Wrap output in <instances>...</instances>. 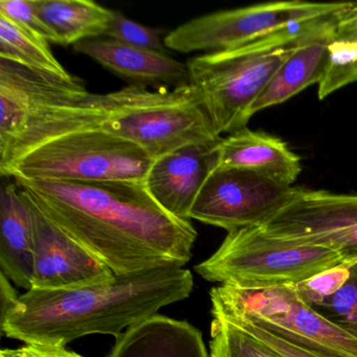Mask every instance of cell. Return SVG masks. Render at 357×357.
I'll list each match as a JSON object with an SVG mask.
<instances>
[{
	"label": "cell",
	"instance_id": "cell-11",
	"mask_svg": "<svg viewBox=\"0 0 357 357\" xmlns=\"http://www.w3.org/2000/svg\"><path fill=\"white\" fill-rule=\"evenodd\" d=\"M259 227L269 237L329 248L357 261V195L298 188L291 202Z\"/></svg>",
	"mask_w": 357,
	"mask_h": 357
},
{
	"label": "cell",
	"instance_id": "cell-29",
	"mask_svg": "<svg viewBox=\"0 0 357 357\" xmlns=\"http://www.w3.org/2000/svg\"><path fill=\"white\" fill-rule=\"evenodd\" d=\"M334 35L357 43V3L336 17Z\"/></svg>",
	"mask_w": 357,
	"mask_h": 357
},
{
	"label": "cell",
	"instance_id": "cell-30",
	"mask_svg": "<svg viewBox=\"0 0 357 357\" xmlns=\"http://www.w3.org/2000/svg\"><path fill=\"white\" fill-rule=\"evenodd\" d=\"M0 275H1V278H0V308H1L0 317H3L13 307L20 296H18L16 290L12 287L11 283L9 282L10 280L8 279L7 275L3 271H1Z\"/></svg>",
	"mask_w": 357,
	"mask_h": 357
},
{
	"label": "cell",
	"instance_id": "cell-16",
	"mask_svg": "<svg viewBox=\"0 0 357 357\" xmlns=\"http://www.w3.org/2000/svg\"><path fill=\"white\" fill-rule=\"evenodd\" d=\"M74 49L114 74L137 82L167 83L177 86L191 83L187 64L167 53L130 47L110 38L81 41Z\"/></svg>",
	"mask_w": 357,
	"mask_h": 357
},
{
	"label": "cell",
	"instance_id": "cell-24",
	"mask_svg": "<svg viewBox=\"0 0 357 357\" xmlns=\"http://www.w3.org/2000/svg\"><path fill=\"white\" fill-rule=\"evenodd\" d=\"M105 36L130 47L167 53L162 31L132 22L120 12L114 11L112 26Z\"/></svg>",
	"mask_w": 357,
	"mask_h": 357
},
{
	"label": "cell",
	"instance_id": "cell-9",
	"mask_svg": "<svg viewBox=\"0 0 357 357\" xmlns=\"http://www.w3.org/2000/svg\"><path fill=\"white\" fill-rule=\"evenodd\" d=\"M351 5L292 0L216 12L190 20L169 33L164 38L165 47L181 54L225 51L296 24L338 15Z\"/></svg>",
	"mask_w": 357,
	"mask_h": 357
},
{
	"label": "cell",
	"instance_id": "cell-15",
	"mask_svg": "<svg viewBox=\"0 0 357 357\" xmlns=\"http://www.w3.org/2000/svg\"><path fill=\"white\" fill-rule=\"evenodd\" d=\"M34 222L32 208L14 179L0 189V267L10 281L32 289Z\"/></svg>",
	"mask_w": 357,
	"mask_h": 357
},
{
	"label": "cell",
	"instance_id": "cell-6",
	"mask_svg": "<svg viewBox=\"0 0 357 357\" xmlns=\"http://www.w3.org/2000/svg\"><path fill=\"white\" fill-rule=\"evenodd\" d=\"M210 296L213 319L250 323L329 356L357 357V334L307 304L296 285L245 288L220 284Z\"/></svg>",
	"mask_w": 357,
	"mask_h": 357
},
{
	"label": "cell",
	"instance_id": "cell-14",
	"mask_svg": "<svg viewBox=\"0 0 357 357\" xmlns=\"http://www.w3.org/2000/svg\"><path fill=\"white\" fill-rule=\"evenodd\" d=\"M216 168L250 171L286 187H291L302 171L300 158L282 139L248 127L221 137Z\"/></svg>",
	"mask_w": 357,
	"mask_h": 357
},
{
	"label": "cell",
	"instance_id": "cell-5",
	"mask_svg": "<svg viewBox=\"0 0 357 357\" xmlns=\"http://www.w3.org/2000/svg\"><path fill=\"white\" fill-rule=\"evenodd\" d=\"M100 129L139 146L152 160L221 139L195 85L150 91L141 84L100 95Z\"/></svg>",
	"mask_w": 357,
	"mask_h": 357
},
{
	"label": "cell",
	"instance_id": "cell-21",
	"mask_svg": "<svg viewBox=\"0 0 357 357\" xmlns=\"http://www.w3.org/2000/svg\"><path fill=\"white\" fill-rule=\"evenodd\" d=\"M357 81V43L332 34L328 43L325 70L319 84L323 100L342 87Z\"/></svg>",
	"mask_w": 357,
	"mask_h": 357
},
{
	"label": "cell",
	"instance_id": "cell-23",
	"mask_svg": "<svg viewBox=\"0 0 357 357\" xmlns=\"http://www.w3.org/2000/svg\"><path fill=\"white\" fill-rule=\"evenodd\" d=\"M356 263L357 261H347L337 266L317 273L296 284V290L303 301L313 308H317L344 286L350 277L351 269Z\"/></svg>",
	"mask_w": 357,
	"mask_h": 357
},
{
	"label": "cell",
	"instance_id": "cell-20",
	"mask_svg": "<svg viewBox=\"0 0 357 357\" xmlns=\"http://www.w3.org/2000/svg\"><path fill=\"white\" fill-rule=\"evenodd\" d=\"M0 58L26 68L61 77H70L54 56L49 41L0 16Z\"/></svg>",
	"mask_w": 357,
	"mask_h": 357
},
{
	"label": "cell",
	"instance_id": "cell-4",
	"mask_svg": "<svg viewBox=\"0 0 357 357\" xmlns=\"http://www.w3.org/2000/svg\"><path fill=\"white\" fill-rule=\"evenodd\" d=\"M323 20L296 24L242 47L206 53L187 62L191 84L202 93L219 135L245 128L255 102L278 68Z\"/></svg>",
	"mask_w": 357,
	"mask_h": 357
},
{
	"label": "cell",
	"instance_id": "cell-1",
	"mask_svg": "<svg viewBox=\"0 0 357 357\" xmlns=\"http://www.w3.org/2000/svg\"><path fill=\"white\" fill-rule=\"evenodd\" d=\"M14 181L51 222L116 275L191 260L197 238L191 221L158 206L144 181Z\"/></svg>",
	"mask_w": 357,
	"mask_h": 357
},
{
	"label": "cell",
	"instance_id": "cell-18",
	"mask_svg": "<svg viewBox=\"0 0 357 357\" xmlns=\"http://www.w3.org/2000/svg\"><path fill=\"white\" fill-rule=\"evenodd\" d=\"M108 357H210L202 332L191 324L156 314L116 337Z\"/></svg>",
	"mask_w": 357,
	"mask_h": 357
},
{
	"label": "cell",
	"instance_id": "cell-8",
	"mask_svg": "<svg viewBox=\"0 0 357 357\" xmlns=\"http://www.w3.org/2000/svg\"><path fill=\"white\" fill-rule=\"evenodd\" d=\"M347 261L335 250L275 239L256 227L227 234L218 250L195 271L208 282L271 287L296 285Z\"/></svg>",
	"mask_w": 357,
	"mask_h": 357
},
{
	"label": "cell",
	"instance_id": "cell-2",
	"mask_svg": "<svg viewBox=\"0 0 357 357\" xmlns=\"http://www.w3.org/2000/svg\"><path fill=\"white\" fill-rule=\"evenodd\" d=\"M193 288L191 271L171 265L75 289H31L0 317V329L13 340L56 346L91 334L116 338L164 307L189 298Z\"/></svg>",
	"mask_w": 357,
	"mask_h": 357
},
{
	"label": "cell",
	"instance_id": "cell-27",
	"mask_svg": "<svg viewBox=\"0 0 357 357\" xmlns=\"http://www.w3.org/2000/svg\"><path fill=\"white\" fill-rule=\"evenodd\" d=\"M236 327L240 328L243 331L248 332L250 335L254 336L257 340L266 344L269 348L279 353L282 357H332L329 355L323 354L317 351L310 350L304 347L298 346L294 342H288L280 336L275 335L268 330L263 329L258 326L252 325L250 323H236L233 324Z\"/></svg>",
	"mask_w": 357,
	"mask_h": 357
},
{
	"label": "cell",
	"instance_id": "cell-12",
	"mask_svg": "<svg viewBox=\"0 0 357 357\" xmlns=\"http://www.w3.org/2000/svg\"><path fill=\"white\" fill-rule=\"evenodd\" d=\"M26 200L34 222L32 289H75L107 283L116 277L105 263L68 237Z\"/></svg>",
	"mask_w": 357,
	"mask_h": 357
},
{
	"label": "cell",
	"instance_id": "cell-25",
	"mask_svg": "<svg viewBox=\"0 0 357 357\" xmlns=\"http://www.w3.org/2000/svg\"><path fill=\"white\" fill-rule=\"evenodd\" d=\"M317 308L324 309L328 313L325 317L334 323L357 334V263L344 286Z\"/></svg>",
	"mask_w": 357,
	"mask_h": 357
},
{
	"label": "cell",
	"instance_id": "cell-19",
	"mask_svg": "<svg viewBox=\"0 0 357 357\" xmlns=\"http://www.w3.org/2000/svg\"><path fill=\"white\" fill-rule=\"evenodd\" d=\"M37 11L56 45H77L106 35L114 11L89 0H36Z\"/></svg>",
	"mask_w": 357,
	"mask_h": 357
},
{
	"label": "cell",
	"instance_id": "cell-22",
	"mask_svg": "<svg viewBox=\"0 0 357 357\" xmlns=\"http://www.w3.org/2000/svg\"><path fill=\"white\" fill-rule=\"evenodd\" d=\"M210 357H282L254 336L221 319L211 324Z\"/></svg>",
	"mask_w": 357,
	"mask_h": 357
},
{
	"label": "cell",
	"instance_id": "cell-13",
	"mask_svg": "<svg viewBox=\"0 0 357 357\" xmlns=\"http://www.w3.org/2000/svg\"><path fill=\"white\" fill-rule=\"evenodd\" d=\"M219 141L187 146L152 162L144 183L167 213L190 220L204 183L216 169Z\"/></svg>",
	"mask_w": 357,
	"mask_h": 357
},
{
	"label": "cell",
	"instance_id": "cell-10",
	"mask_svg": "<svg viewBox=\"0 0 357 357\" xmlns=\"http://www.w3.org/2000/svg\"><path fill=\"white\" fill-rule=\"evenodd\" d=\"M298 188L286 187L256 173L235 168H216L208 175L190 220L225 231L263 227L296 195Z\"/></svg>",
	"mask_w": 357,
	"mask_h": 357
},
{
	"label": "cell",
	"instance_id": "cell-7",
	"mask_svg": "<svg viewBox=\"0 0 357 357\" xmlns=\"http://www.w3.org/2000/svg\"><path fill=\"white\" fill-rule=\"evenodd\" d=\"M152 162L135 144L102 129H89L36 146L0 169V174L24 181H145Z\"/></svg>",
	"mask_w": 357,
	"mask_h": 357
},
{
	"label": "cell",
	"instance_id": "cell-28",
	"mask_svg": "<svg viewBox=\"0 0 357 357\" xmlns=\"http://www.w3.org/2000/svg\"><path fill=\"white\" fill-rule=\"evenodd\" d=\"M0 357H84L66 346L24 342V346L15 349H3Z\"/></svg>",
	"mask_w": 357,
	"mask_h": 357
},
{
	"label": "cell",
	"instance_id": "cell-17",
	"mask_svg": "<svg viewBox=\"0 0 357 357\" xmlns=\"http://www.w3.org/2000/svg\"><path fill=\"white\" fill-rule=\"evenodd\" d=\"M338 15L321 20L278 68L255 102L252 116L260 110L284 103L310 85L319 84L325 70L328 43L333 34Z\"/></svg>",
	"mask_w": 357,
	"mask_h": 357
},
{
	"label": "cell",
	"instance_id": "cell-26",
	"mask_svg": "<svg viewBox=\"0 0 357 357\" xmlns=\"http://www.w3.org/2000/svg\"><path fill=\"white\" fill-rule=\"evenodd\" d=\"M0 16L50 43H56L55 35L39 16L36 0H1Z\"/></svg>",
	"mask_w": 357,
	"mask_h": 357
},
{
	"label": "cell",
	"instance_id": "cell-3",
	"mask_svg": "<svg viewBox=\"0 0 357 357\" xmlns=\"http://www.w3.org/2000/svg\"><path fill=\"white\" fill-rule=\"evenodd\" d=\"M99 95L61 77L0 58V169L62 135L100 129Z\"/></svg>",
	"mask_w": 357,
	"mask_h": 357
}]
</instances>
